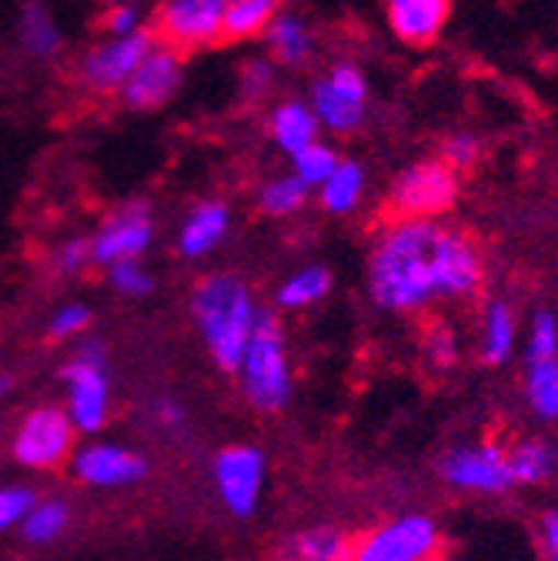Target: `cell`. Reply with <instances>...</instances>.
I'll return each mask as SVG.
<instances>
[{
  "label": "cell",
  "instance_id": "obj_1",
  "mask_svg": "<svg viewBox=\"0 0 558 561\" xmlns=\"http://www.w3.org/2000/svg\"><path fill=\"white\" fill-rule=\"evenodd\" d=\"M485 285V257L471 234L442 218H388L368 248L365 291L385 314H425L471 301Z\"/></svg>",
  "mask_w": 558,
  "mask_h": 561
},
{
  "label": "cell",
  "instance_id": "obj_2",
  "mask_svg": "<svg viewBox=\"0 0 558 561\" xmlns=\"http://www.w3.org/2000/svg\"><path fill=\"white\" fill-rule=\"evenodd\" d=\"M261 305L244 277L231 271L204 274L191 291V321L207 347V355L221 371L238 368L248 337L254 331Z\"/></svg>",
  "mask_w": 558,
  "mask_h": 561
},
{
  "label": "cell",
  "instance_id": "obj_3",
  "mask_svg": "<svg viewBox=\"0 0 558 561\" xmlns=\"http://www.w3.org/2000/svg\"><path fill=\"white\" fill-rule=\"evenodd\" d=\"M238 388L248 398V404L261 414L285 411L295 394V371L288 355V337L271 308L258 311L254 331L248 337L244 355L235 368Z\"/></svg>",
  "mask_w": 558,
  "mask_h": 561
},
{
  "label": "cell",
  "instance_id": "obj_4",
  "mask_svg": "<svg viewBox=\"0 0 558 561\" xmlns=\"http://www.w3.org/2000/svg\"><path fill=\"white\" fill-rule=\"evenodd\" d=\"M64 411L75 421L78 435H98L111 421V375L107 347L98 337H78L71 358L60 365Z\"/></svg>",
  "mask_w": 558,
  "mask_h": 561
},
{
  "label": "cell",
  "instance_id": "obj_5",
  "mask_svg": "<svg viewBox=\"0 0 558 561\" xmlns=\"http://www.w3.org/2000/svg\"><path fill=\"white\" fill-rule=\"evenodd\" d=\"M308 104L331 137L358 134L372 114V84L355 60H334L308 88Z\"/></svg>",
  "mask_w": 558,
  "mask_h": 561
},
{
  "label": "cell",
  "instance_id": "obj_6",
  "mask_svg": "<svg viewBox=\"0 0 558 561\" xmlns=\"http://www.w3.org/2000/svg\"><path fill=\"white\" fill-rule=\"evenodd\" d=\"M458 194H462L458 171L435 154L405 164L391 178L385 191V204L391 218H442L455 207Z\"/></svg>",
  "mask_w": 558,
  "mask_h": 561
},
{
  "label": "cell",
  "instance_id": "obj_7",
  "mask_svg": "<svg viewBox=\"0 0 558 561\" xmlns=\"http://www.w3.org/2000/svg\"><path fill=\"white\" fill-rule=\"evenodd\" d=\"M445 535L432 515H395L352 541V561H442Z\"/></svg>",
  "mask_w": 558,
  "mask_h": 561
},
{
  "label": "cell",
  "instance_id": "obj_8",
  "mask_svg": "<svg viewBox=\"0 0 558 561\" xmlns=\"http://www.w3.org/2000/svg\"><path fill=\"white\" fill-rule=\"evenodd\" d=\"M75 442H78V428L67 417V411L57 404H37L21 417V425L11 438V455L27 471H50L60 468L64 461H71Z\"/></svg>",
  "mask_w": 558,
  "mask_h": 561
},
{
  "label": "cell",
  "instance_id": "obj_9",
  "mask_svg": "<svg viewBox=\"0 0 558 561\" xmlns=\"http://www.w3.org/2000/svg\"><path fill=\"white\" fill-rule=\"evenodd\" d=\"M158 234L155 207L148 201H124L98 225L91 241V261L98 267H111L121 261H141Z\"/></svg>",
  "mask_w": 558,
  "mask_h": 561
},
{
  "label": "cell",
  "instance_id": "obj_10",
  "mask_svg": "<svg viewBox=\"0 0 558 561\" xmlns=\"http://www.w3.org/2000/svg\"><path fill=\"white\" fill-rule=\"evenodd\" d=\"M439 474L448 488L465 495H505L515 488L509 468V448L499 442H471L455 445L442 455Z\"/></svg>",
  "mask_w": 558,
  "mask_h": 561
},
{
  "label": "cell",
  "instance_id": "obj_11",
  "mask_svg": "<svg viewBox=\"0 0 558 561\" xmlns=\"http://www.w3.org/2000/svg\"><path fill=\"white\" fill-rule=\"evenodd\" d=\"M225 8L228 0H164L155 37L181 54L215 47L225 41Z\"/></svg>",
  "mask_w": 558,
  "mask_h": 561
},
{
  "label": "cell",
  "instance_id": "obj_12",
  "mask_svg": "<svg viewBox=\"0 0 558 561\" xmlns=\"http://www.w3.org/2000/svg\"><path fill=\"white\" fill-rule=\"evenodd\" d=\"M151 31H134V34H107L98 41L78 64V78L88 91L94 94H117L124 81L134 75V67L141 64V57L155 47Z\"/></svg>",
  "mask_w": 558,
  "mask_h": 561
},
{
  "label": "cell",
  "instance_id": "obj_13",
  "mask_svg": "<svg viewBox=\"0 0 558 561\" xmlns=\"http://www.w3.org/2000/svg\"><path fill=\"white\" fill-rule=\"evenodd\" d=\"M267 458L254 445H228L215 455L212 478L218 488V499L235 518H251L261 505Z\"/></svg>",
  "mask_w": 558,
  "mask_h": 561
},
{
  "label": "cell",
  "instance_id": "obj_14",
  "mask_svg": "<svg viewBox=\"0 0 558 561\" xmlns=\"http://www.w3.org/2000/svg\"><path fill=\"white\" fill-rule=\"evenodd\" d=\"M184 84V60L181 50L155 41V47L141 57V64L134 67V75L124 81L117 91L127 111H158L164 107Z\"/></svg>",
  "mask_w": 558,
  "mask_h": 561
},
{
  "label": "cell",
  "instance_id": "obj_15",
  "mask_svg": "<svg viewBox=\"0 0 558 561\" xmlns=\"http://www.w3.org/2000/svg\"><path fill=\"white\" fill-rule=\"evenodd\" d=\"M71 471L88 488H130L148 478V458L117 442H88L75 448Z\"/></svg>",
  "mask_w": 558,
  "mask_h": 561
},
{
  "label": "cell",
  "instance_id": "obj_16",
  "mask_svg": "<svg viewBox=\"0 0 558 561\" xmlns=\"http://www.w3.org/2000/svg\"><path fill=\"white\" fill-rule=\"evenodd\" d=\"M231 225H235V210L228 201L221 197H204V201H194L187 207V215L181 218L178 225V254L184 261H204L212 257L215 251L225 248L228 234H231Z\"/></svg>",
  "mask_w": 558,
  "mask_h": 561
},
{
  "label": "cell",
  "instance_id": "obj_17",
  "mask_svg": "<svg viewBox=\"0 0 558 561\" xmlns=\"http://www.w3.org/2000/svg\"><path fill=\"white\" fill-rule=\"evenodd\" d=\"M452 18V0H385V21L395 41L408 47H432Z\"/></svg>",
  "mask_w": 558,
  "mask_h": 561
},
{
  "label": "cell",
  "instance_id": "obj_18",
  "mask_svg": "<svg viewBox=\"0 0 558 561\" xmlns=\"http://www.w3.org/2000/svg\"><path fill=\"white\" fill-rule=\"evenodd\" d=\"M478 362L488 368H502L519 351V314L505 298H488L478 311V334H475Z\"/></svg>",
  "mask_w": 558,
  "mask_h": 561
},
{
  "label": "cell",
  "instance_id": "obj_19",
  "mask_svg": "<svg viewBox=\"0 0 558 561\" xmlns=\"http://www.w3.org/2000/svg\"><path fill=\"white\" fill-rule=\"evenodd\" d=\"M264 134L277 151H282L285 158H292L301 148L315 145V140L321 137V124H318L308 98H282L267 107Z\"/></svg>",
  "mask_w": 558,
  "mask_h": 561
},
{
  "label": "cell",
  "instance_id": "obj_20",
  "mask_svg": "<svg viewBox=\"0 0 558 561\" xmlns=\"http://www.w3.org/2000/svg\"><path fill=\"white\" fill-rule=\"evenodd\" d=\"M261 37L267 44L271 60L277 67H288V70L308 67L315 60V50H318L315 27L308 24V18L298 11H285V8L274 14V21L267 24V31Z\"/></svg>",
  "mask_w": 558,
  "mask_h": 561
},
{
  "label": "cell",
  "instance_id": "obj_21",
  "mask_svg": "<svg viewBox=\"0 0 558 561\" xmlns=\"http://www.w3.org/2000/svg\"><path fill=\"white\" fill-rule=\"evenodd\" d=\"M525 371L522 391L535 421L555 425L558 421V351H522Z\"/></svg>",
  "mask_w": 558,
  "mask_h": 561
},
{
  "label": "cell",
  "instance_id": "obj_22",
  "mask_svg": "<svg viewBox=\"0 0 558 561\" xmlns=\"http://www.w3.org/2000/svg\"><path fill=\"white\" fill-rule=\"evenodd\" d=\"M315 194H318V204H321L324 215H331V218L355 215V210L368 197V171H365V164L355 161V158H341L338 168L328 174V181Z\"/></svg>",
  "mask_w": 558,
  "mask_h": 561
},
{
  "label": "cell",
  "instance_id": "obj_23",
  "mask_svg": "<svg viewBox=\"0 0 558 561\" xmlns=\"http://www.w3.org/2000/svg\"><path fill=\"white\" fill-rule=\"evenodd\" d=\"M331 285L334 277L324 264L311 261V264H301L295 271H288L282 280H277V288L271 295V305L277 311H308V308H318L328 295H331Z\"/></svg>",
  "mask_w": 558,
  "mask_h": 561
},
{
  "label": "cell",
  "instance_id": "obj_24",
  "mask_svg": "<svg viewBox=\"0 0 558 561\" xmlns=\"http://www.w3.org/2000/svg\"><path fill=\"white\" fill-rule=\"evenodd\" d=\"M18 44L34 60H50L64 47V31L44 0H27L18 14Z\"/></svg>",
  "mask_w": 558,
  "mask_h": 561
},
{
  "label": "cell",
  "instance_id": "obj_25",
  "mask_svg": "<svg viewBox=\"0 0 558 561\" xmlns=\"http://www.w3.org/2000/svg\"><path fill=\"white\" fill-rule=\"evenodd\" d=\"M277 561H352V538L328 525L305 528L282 545Z\"/></svg>",
  "mask_w": 558,
  "mask_h": 561
},
{
  "label": "cell",
  "instance_id": "obj_26",
  "mask_svg": "<svg viewBox=\"0 0 558 561\" xmlns=\"http://www.w3.org/2000/svg\"><path fill=\"white\" fill-rule=\"evenodd\" d=\"M308 197H311V187H305L292 171H285V174H271L258 184L254 207L271 221H285V218L301 215Z\"/></svg>",
  "mask_w": 558,
  "mask_h": 561
},
{
  "label": "cell",
  "instance_id": "obj_27",
  "mask_svg": "<svg viewBox=\"0 0 558 561\" xmlns=\"http://www.w3.org/2000/svg\"><path fill=\"white\" fill-rule=\"evenodd\" d=\"M509 468L515 484H545L558 474V451L538 435L519 438L509 445Z\"/></svg>",
  "mask_w": 558,
  "mask_h": 561
},
{
  "label": "cell",
  "instance_id": "obj_28",
  "mask_svg": "<svg viewBox=\"0 0 558 561\" xmlns=\"http://www.w3.org/2000/svg\"><path fill=\"white\" fill-rule=\"evenodd\" d=\"M282 0H228L225 8V41H254L267 31Z\"/></svg>",
  "mask_w": 558,
  "mask_h": 561
},
{
  "label": "cell",
  "instance_id": "obj_29",
  "mask_svg": "<svg viewBox=\"0 0 558 561\" xmlns=\"http://www.w3.org/2000/svg\"><path fill=\"white\" fill-rule=\"evenodd\" d=\"M67 525H71V508L60 499H47V502H34L31 512L21 522V538L27 545H54Z\"/></svg>",
  "mask_w": 558,
  "mask_h": 561
},
{
  "label": "cell",
  "instance_id": "obj_30",
  "mask_svg": "<svg viewBox=\"0 0 558 561\" xmlns=\"http://www.w3.org/2000/svg\"><path fill=\"white\" fill-rule=\"evenodd\" d=\"M288 161H292V174H295L305 187L318 191V187L328 181V174L338 168L341 154L334 151V145H328V140H321V137H318L315 145L301 148V151H298V154H292Z\"/></svg>",
  "mask_w": 558,
  "mask_h": 561
},
{
  "label": "cell",
  "instance_id": "obj_31",
  "mask_svg": "<svg viewBox=\"0 0 558 561\" xmlns=\"http://www.w3.org/2000/svg\"><path fill=\"white\" fill-rule=\"evenodd\" d=\"M104 274H107V288L117 298H127V301H145L158 288V280L145 267V261H121V264L104 267Z\"/></svg>",
  "mask_w": 558,
  "mask_h": 561
},
{
  "label": "cell",
  "instance_id": "obj_32",
  "mask_svg": "<svg viewBox=\"0 0 558 561\" xmlns=\"http://www.w3.org/2000/svg\"><path fill=\"white\" fill-rule=\"evenodd\" d=\"M425 362L435 368V371H448L452 365H458L462 358V341H458V331L452 328V321H432L425 328Z\"/></svg>",
  "mask_w": 558,
  "mask_h": 561
},
{
  "label": "cell",
  "instance_id": "obj_33",
  "mask_svg": "<svg viewBox=\"0 0 558 561\" xmlns=\"http://www.w3.org/2000/svg\"><path fill=\"white\" fill-rule=\"evenodd\" d=\"M274 84H277V64L271 57H251V60H244L241 75H238V94H241V101L261 104V101L271 98Z\"/></svg>",
  "mask_w": 558,
  "mask_h": 561
},
{
  "label": "cell",
  "instance_id": "obj_34",
  "mask_svg": "<svg viewBox=\"0 0 558 561\" xmlns=\"http://www.w3.org/2000/svg\"><path fill=\"white\" fill-rule=\"evenodd\" d=\"M91 321H94V311L84 301H67V305L54 308V314L47 321V337L60 341V344L64 341H78V337L88 334Z\"/></svg>",
  "mask_w": 558,
  "mask_h": 561
},
{
  "label": "cell",
  "instance_id": "obj_35",
  "mask_svg": "<svg viewBox=\"0 0 558 561\" xmlns=\"http://www.w3.org/2000/svg\"><path fill=\"white\" fill-rule=\"evenodd\" d=\"M481 137L471 134V130H452L448 137H442V145H439V158L455 168L458 174L462 171H471L478 161H481Z\"/></svg>",
  "mask_w": 558,
  "mask_h": 561
},
{
  "label": "cell",
  "instance_id": "obj_36",
  "mask_svg": "<svg viewBox=\"0 0 558 561\" xmlns=\"http://www.w3.org/2000/svg\"><path fill=\"white\" fill-rule=\"evenodd\" d=\"M37 502V495L24 484H0V535L21 528L24 515L31 512V505Z\"/></svg>",
  "mask_w": 558,
  "mask_h": 561
},
{
  "label": "cell",
  "instance_id": "obj_37",
  "mask_svg": "<svg viewBox=\"0 0 558 561\" xmlns=\"http://www.w3.org/2000/svg\"><path fill=\"white\" fill-rule=\"evenodd\" d=\"M50 264H54V271L60 277H78V274H84V267L94 264L91 261V241L88 238H67V241H60L54 248V254H50Z\"/></svg>",
  "mask_w": 558,
  "mask_h": 561
},
{
  "label": "cell",
  "instance_id": "obj_38",
  "mask_svg": "<svg viewBox=\"0 0 558 561\" xmlns=\"http://www.w3.org/2000/svg\"><path fill=\"white\" fill-rule=\"evenodd\" d=\"M104 31L107 34H134V31H141V14H137V8L130 4H114L107 14H104Z\"/></svg>",
  "mask_w": 558,
  "mask_h": 561
},
{
  "label": "cell",
  "instance_id": "obj_39",
  "mask_svg": "<svg viewBox=\"0 0 558 561\" xmlns=\"http://www.w3.org/2000/svg\"><path fill=\"white\" fill-rule=\"evenodd\" d=\"M155 421H158V428H161V432L178 435V432H184V425H187V411H184L178 401L164 398V401H155Z\"/></svg>",
  "mask_w": 558,
  "mask_h": 561
},
{
  "label": "cell",
  "instance_id": "obj_40",
  "mask_svg": "<svg viewBox=\"0 0 558 561\" xmlns=\"http://www.w3.org/2000/svg\"><path fill=\"white\" fill-rule=\"evenodd\" d=\"M538 538H542V551L548 561H558V512H548L538 525Z\"/></svg>",
  "mask_w": 558,
  "mask_h": 561
},
{
  "label": "cell",
  "instance_id": "obj_41",
  "mask_svg": "<svg viewBox=\"0 0 558 561\" xmlns=\"http://www.w3.org/2000/svg\"><path fill=\"white\" fill-rule=\"evenodd\" d=\"M11 388H14L11 378H8V375H0V401H4V398L11 394Z\"/></svg>",
  "mask_w": 558,
  "mask_h": 561
}]
</instances>
